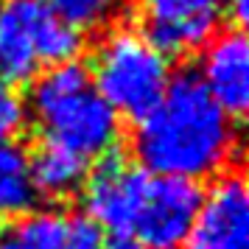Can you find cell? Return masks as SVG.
Returning <instances> with one entry per match:
<instances>
[{"label":"cell","mask_w":249,"mask_h":249,"mask_svg":"<svg viewBox=\"0 0 249 249\" xmlns=\"http://www.w3.org/2000/svg\"><path fill=\"white\" fill-rule=\"evenodd\" d=\"M132 143L148 174L199 182L230 165L238 137L232 118L207 95L199 76L182 73L137 121Z\"/></svg>","instance_id":"cell-1"},{"label":"cell","mask_w":249,"mask_h":249,"mask_svg":"<svg viewBox=\"0 0 249 249\" xmlns=\"http://www.w3.org/2000/svg\"><path fill=\"white\" fill-rule=\"evenodd\" d=\"M25 112H31L45 146L62 148L84 162L112 154L121 137L118 112L98 95L87 68L76 62L39 73Z\"/></svg>","instance_id":"cell-2"},{"label":"cell","mask_w":249,"mask_h":249,"mask_svg":"<svg viewBox=\"0 0 249 249\" xmlns=\"http://www.w3.org/2000/svg\"><path fill=\"white\" fill-rule=\"evenodd\" d=\"M87 73L118 118L140 121L168 90L171 56L137 28H112L95 45Z\"/></svg>","instance_id":"cell-3"},{"label":"cell","mask_w":249,"mask_h":249,"mask_svg":"<svg viewBox=\"0 0 249 249\" xmlns=\"http://www.w3.org/2000/svg\"><path fill=\"white\" fill-rule=\"evenodd\" d=\"M84 31L42 0H6L0 6V79L34 81L42 68L76 62Z\"/></svg>","instance_id":"cell-4"},{"label":"cell","mask_w":249,"mask_h":249,"mask_svg":"<svg viewBox=\"0 0 249 249\" xmlns=\"http://www.w3.org/2000/svg\"><path fill=\"white\" fill-rule=\"evenodd\" d=\"M199 204V182L151 174L137 204L129 241L143 249H182L193 232Z\"/></svg>","instance_id":"cell-5"},{"label":"cell","mask_w":249,"mask_h":249,"mask_svg":"<svg viewBox=\"0 0 249 249\" xmlns=\"http://www.w3.org/2000/svg\"><path fill=\"white\" fill-rule=\"evenodd\" d=\"M148 177L151 174L137 162L118 157L115 151L107 154L104 160H98V165L87 174L81 185L87 207L84 215H90L101 232L107 230L115 238H129Z\"/></svg>","instance_id":"cell-6"},{"label":"cell","mask_w":249,"mask_h":249,"mask_svg":"<svg viewBox=\"0 0 249 249\" xmlns=\"http://www.w3.org/2000/svg\"><path fill=\"white\" fill-rule=\"evenodd\" d=\"M140 9L146 17L143 34L165 56H177L210 42L227 14V0H140Z\"/></svg>","instance_id":"cell-7"},{"label":"cell","mask_w":249,"mask_h":249,"mask_svg":"<svg viewBox=\"0 0 249 249\" xmlns=\"http://www.w3.org/2000/svg\"><path fill=\"white\" fill-rule=\"evenodd\" d=\"M182 249H249V193L241 174H224L202 193L193 232Z\"/></svg>","instance_id":"cell-8"},{"label":"cell","mask_w":249,"mask_h":249,"mask_svg":"<svg viewBox=\"0 0 249 249\" xmlns=\"http://www.w3.org/2000/svg\"><path fill=\"white\" fill-rule=\"evenodd\" d=\"M199 81L230 118H241L249 104V45L241 28L210 36L202 48Z\"/></svg>","instance_id":"cell-9"},{"label":"cell","mask_w":249,"mask_h":249,"mask_svg":"<svg viewBox=\"0 0 249 249\" xmlns=\"http://www.w3.org/2000/svg\"><path fill=\"white\" fill-rule=\"evenodd\" d=\"M23 249H101L104 232L79 210H31L17 227Z\"/></svg>","instance_id":"cell-10"},{"label":"cell","mask_w":249,"mask_h":249,"mask_svg":"<svg viewBox=\"0 0 249 249\" xmlns=\"http://www.w3.org/2000/svg\"><path fill=\"white\" fill-rule=\"evenodd\" d=\"M39 191L31 174V157L17 143L0 146V215H28Z\"/></svg>","instance_id":"cell-11"},{"label":"cell","mask_w":249,"mask_h":249,"mask_svg":"<svg viewBox=\"0 0 249 249\" xmlns=\"http://www.w3.org/2000/svg\"><path fill=\"white\" fill-rule=\"evenodd\" d=\"M31 174H34V185L39 196L68 199V196L81 191L90 168H87L84 160L42 143L39 151L31 157Z\"/></svg>","instance_id":"cell-12"},{"label":"cell","mask_w":249,"mask_h":249,"mask_svg":"<svg viewBox=\"0 0 249 249\" xmlns=\"http://www.w3.org/2000/svg\"><path fill=\"white\" fill-rule=\"evenodd\" d=\"M42 3L84 31V28H101L115 23L129 9L132 0H42Z\"/></svg>","instance_id":"cell-13"},{"label":"cell","mask_w":249,"mask_h":249,"mask_svg":"<svg viewBox=\"0 0 249 249\" xmlns=\"http://www.w3.org/2000/svg\"><path fill=\"white\" fill-rule=\"evenodd\" d=\"M25 101L20 92L14 90V84L0 79V146L3 143H14V137L20 135L25 126Z\"/></svg>","instance_id":"cell-14"},{"label":"cell","mask_w":249,"mask_h":249,"mask_svg":"<svg viewBox=\"0 0 249 249\" xmlns=\"http://www.w3.org/2000/svg\"><path fill=\"white\" fill-rule=\"evenodd\" d=\"M227 14H232L238 23L247 17V0H227Z\"/></svg>","instance_id":"cell-15"},{"label":"cell","mask_w":249,"mask_h":249,"mask_svg":"<svg viewBox=\"0 0 249 249\" xmlns=\"http://www.w3.org/2000/svg\"><path fill=\"white\" fill-rule=\"evenodd\" d=\"M101 249H143L140 244H135V241H129V238H115L112 244H107V247Z\"/></svg>","instance_id":"cell-16"},{"label":"cell","mask_w":249,"mask_h":249,"mask_svg":"<svg viewBox=\"0 0 249 249\" xmlns=\"http://www.w3.org/2000/svg\"><path fill=\"white\" fill-rule=\"evenodd\" d=\"M0 249H23L20 244H17V238L9 235V238H0Z\"/></svg>","instance_id":"cell-17"}]
</instances>
